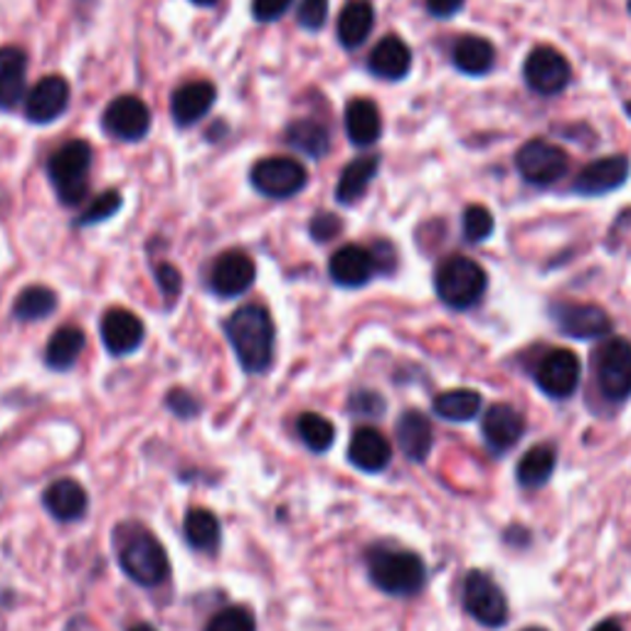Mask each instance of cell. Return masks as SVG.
<instances>
[{"label":"cell","instance_id":"obj_1","mask_svg":"<svg viewBox=\"0 0 631 631\" xmlns=\"http://www.w3.org/2000/svg\"><path fill=\"white\" fill-rule=\"evenodd\" d=\"M227 341L235 351L242 371L249 375L265 373L274 361V322L265 306L249 304L237 308L225 324Z\"/></svg>","mask_w":631,"mask_h":631},{"label":"cell","instance_id":"obj_2","mask_svg":"<svg viewBox=\"0 0 631 631\" xmlns=\"http://www.w3.org/2000/svg\"><path fill=\"white\" fill-rule=\"evenodd\" d=\"M367 575L373 585L390 597H414L426 582V568L410 550L375 548L367 552Z\"/></svg>","mask_w":631,"mask_h":631},{"label":"cell","instance_id":"obj_3","mask_svg":"<svg viewBox=\"0 0 631 631\" xmlns=\"http://www.w3.org/2000/svg\"><path fill=\"white\" fill-rule=\"evenodd\" d=\"M119 565L124 575L139 587H161L171 575V560L161 540L149 530H136L119 546Z\"/></svg>","mask_w":631,"mask_h":631},{"label":"cell","instance_id":"obj_4","mask_svg":"<svg viewBox=\"0 0 631 631\" xmlns=\"http://www.w3.org/2000/svg\"><path fill=\"white\" fill-rule=\"evenodd\" d=\"M489 287V277L479 261L469 257L454 255L446 257L434 274V289L442 304L456 311H466L477 306L483 291Z\"/></svg>","mask_w":631,"mask_h":631},{"label":"cell","instance_id":"obj_5","mask_svg":"<svg viewBox=\"0 0 631 631\" xmlns=\"http://www.w3.org/2000/svg\"><path fill=\"white\" fill-rule=\"evenodd\" d=\"M90 168H92V145L86 141H70L57 149L47 161V176H50L57 196L65 206H80L90 190Z\"/></svg>","mask_w":631,"mask_h":631},{"label":"cell","instance_id":"obj_6","mask_svg":"<svg viewBox=\"0 0 631 631\" xmlns=\"http://www.w3.org/2000/svg\"><path fill=\"white\" fill-rule=\"evenodd\" d=\"M595 373L607 400L621 402L631 397V343L624 338L601 343L595 353Z\"/></svg>","mask_w":631,"mask_h":631},{"label":"cell","instance_id":"obj_7","mask_svg":"<svg viewBox=\"0 0 631 631\" xmlns=\"http://www.w3.org/2000/svg\"><path fill=\"white\" fill-rule=\"evenodd\" d=\"M249 180L261 196L284 200L306 188L308 173L294 159H287V155H271V159H261L259 163H255Z\"/></svg>","mask_w":631,"mask_h":631},{"label":"cell","instance_id":"obj_8","mask_svg":"<svg viewBox=\"0 0 631 631\" xmlns=\"http://www.w3.org/2000/svg\"><path fill=\"white\" fill-rule=\"evenodd\" d=\"M464 609L481 627L499 629L509 621V599L501 587L481 570H471L464 582Z\"/></svg>","mask_w":631,"mask_h":631},{"label":"cell","instance_id":"obj_9","mask_svg":"<svg viewBox=\"0 0 631 631\" xmlns=\"http://www.w3.org/2000/svg\"><path fill=\"white\" fill-rule=\"evenodd\" d=\"M516 166L521 176L533 183V186H552V183L565 178V173L570 171V159L560 145L533 139L521 145Z\"/></svg>","mask_w":631,"mask_h":631},{"label":"cell","instance_id":"obj_10","mask_svg":"<svg viewBox=\"0 0 631 631\" xmlns=\"http://www.w3.org/2000/svg\"><path fill=\"white\" fill-rule=\"evenodd\" d=\"M523 77H526V84L533 92H538L542 96L560 94L570 84V62L565 60V55L558 52L556 47L540 45L536 50H530L526 57V65H523Z\"/></svg>","mask_w":631,"mask_h":631},{"label":"cell","instance_id":"obj_11","mask_svg":"<svg viewBox=\"0 0 631 631\" xmlns=\"http://www.w3.org/2000/svg\"><path fill=\"white\" fill-rule=\"evenodd\" d=\"M552 322L558 324L560 334L580 341H592V338H605L611 334V318L597 304H577V301H562L550 308Z\"/></svg>","mask_w":631,"mask_h":631},{"label":"cell","instance_id":"obj_12","mask_svg":"<svg viewBox=\"0 0 631 631\" xmlns=\"http://www.w3.org/2000/svg\"><path fill=\"white\" fill-rule=\"evenodd\" d=\"M582 375L580 358L568 351V348H556L550 351L536 367V383L548 397L565 400L577 390Z\"/></svg>","mask_w":631,"mask_h":631},{"label":"cell","instance_id":"obj_13","mask_svg":"<svg viewBox=\"0 0 631 631\" xmlns=\"http://www.w3.org/2000/svg\"><path fill=\"white\" fill-rule=\"evenodd\" d=\"M104 131L121 141H141L151 129V109L133 94L116 96L102 116Z\"/></svg>","mask_w":631,"mask_h":631},{"label":"cell","instance_id":"obj_14","mask_svg":"<svg viewBox=\"0 0 631 631\" xmlns=\"http://www.w3.org/2000/svg\"><path fill=\"white\" fill-rule=\"evenodd\" d=\"M631 163L627 155H605L587 163L585 168L577 173L575 192L580 196H607L611 190H619L629 180Z\"/></svg>","mask_w":631,"mask_h":631},{"label":"cell","instance_id":"obj_15","mask_svg":"<svg viewBox=\"0 0 631 631\" xmlns=\"http://www.w3.org/2000/svg\"><path fill=\"white\" fill-rule=\"evenodd\" d=\"M255 279H257L255 261L239 249L220 255L210 269V289L215 291L218 296L227 299L245 294V291L255 284Z\"/></svg>","mask_w":631,"mask_h":631},{"label":"cell","instance_id":"obj_16","mask_svg":"<svg viewBox=\"0 0 631 631\" xmlns=\"http://www.w3.org/2000/svg\"><path fill=\"white\" fill-rule=\"evenodd\" d=\"M100 334H102V343L106 351L116 358H121V355L139 351V346L145 338V328L141 318L131 314V311L109 308L102 316Z\"/></svg>","mask_w":631,"mask_h":631},{"label":"cell","instance_id":"obj_17","mask_svg":"<svg viewBox=\"0 0 631 631\" xmlns=\"http://www.w3.org/2000/svg\"><path fill=\"white\" fill-rule=\"evenodd\" d=\"M70 104V84L65 77L50 74L37 82L25 102V116L33 124H52L67 112Z\"/></svg>","mask_w":631,"mask_h":631},{"label":"cell","instance_id":"obj_18","mask_svg":"<svg viewBox=\"0 0 631 631\" xmlns=\"http://www.w3.org/2000/svg\"><path fill=\"white\" fill-rule=\"evenodd\" d=\"M523 432H526V420L518 410H513L511 405H493L489 412L483 414L481 434L493 454H506L521 442Z\"/></svg>","mask_w":631,"mask_h":631},{"label":"cell","instance_id":"obj_19","mask_svg":"<svg viewBox=\"0 0 631 631\" xmlns=\"http://www.w3.org/2000/svg\"><path fill=\"white\" fill-rule=\"evenodd\" d=\"M390 459L393 446L375 426H361V430L353 434L351 444H348V461H351L358 471L381 474L390 466Z\"/></svg>","mask_w":631,"mask_h":631},{"label":"cell","instance_id":"obj_20","mask_svg":"<svg viewBox=\"0 0 631 631\" xmlns=\"http://www.w3.org/2000/svg\"><path fill=\"white\" fill-rule=\"evenodd\" d=\"M328 271H331V279L338 287L358 289L365 287L367 281L373 279L377 265L371 249H365L361 245H346L331 257Z\"/></svg>","mask_w":631,"mask_h":631},{"label":"cell","instance_id":"obj_21","mask_svg":"<svg viewBox=\"0 0 631 631\" xmlns=\"http://www.w3.org/2000/svg\"><path fill=\"white\" fill-rule=\"evenodd\" d=\"M43 506L55 521L72 523L82 521L86 509H90V496L80 481L60 479L50 483L43 493Z\"/></svg>","mask_w":631,"mask_h":631},{"label":"cell","instance_id":"obj_22","mask_svg":"<svg viewBox=\"0 0 631 631\" xmlns=\"http://www.w3.org/2000/svg\"><path fill=\"white\" fill-rule=\"evenodd\" d=\"M367 67H371V72L375 77H381V80L397 82V80H402V77H407V72H410L412 50L407 47L402 37L387 35L375 45V50L371 52V57H367Z\"/></svg>","mask_w":631,"mask_h":631},{"label":"cell","instance_id":"obj_23","mask_svg":"<svg viewBox=\"0 0 631 631\" xmlns=\"http://www.w3.org/2000/svg\"><path fill=\"white\" fill-rule=\"evenodd\" d=\"M215 86L210 82H188L173 92L171 112L178 126L198 124L215 104Z\"/></svg>","mask_w":631,"mask_h":631},{"label":"cell","instance_id":"obj_24","mask_svg":"<svg viewBox=\"0 0 631 631\" xmlns=\"http://www.w3.org/2000/svg\"><path fill=\"white\" fill-rule=\"evenodd\" d=\"M395 434H397V444H400L402 454L410 461H424L426 456H430L434 446V432H432V422L426 420L422 412H417V410L402 412L400 420H397Z\"/></svg>","mask_w":631,"mask_h":631},{"label":"cell","instance_id":"obj_25","mask_svg":"<svg viewBox=\"0 0 631 631\" xmlns=\"http://www.w3.org/2000/svg\"><path fill=\"white\" fill-rule=\"evenodd\" d=\"M27 55L21 47H0V109H15L25 94Z\"/></svg>","mask_w":631,"mask_h":631},{"label":"cell","instance_id":"obj_26","mask_svg":"<svg viewBox=\"0 0 631 631\" xmlns=\"http://www.w3.org/2000/svg\"><path fill=\"white\" fill-rule=\"evenodd\" d=\"M346 133L351 143L367 149L383 136V116L371 100H353L346 106Z\"/></svg>","mask_w":631,"mask_h":631},{"label":"cell","instance_id":"obj_27","mask_svg":"<svg viewBox=\"0 0 631 631\" xmlns=\"http://www.w3.org/2000/svg\"><path fill=\"white\" fill-rule=\"evenodd\" d=\"M375 25V11L371 0H351L338 15V40L346 50L361 47Z\"/></svg>","mask_w":631,"mask_h":631},{"label":"cell","instance_id":"obj_28","mask_svg":"<svg viewBox=\"0 0 631 631\" xmlns=\"http://www.w3.org/2000/svg\"><path fill=\"white\" fill-rule=\"evenodd\" d=\"M377 166H381V155H361V159L348 163L341 178H338L336 200L341 206H353V202L361 200L371 180L377 176Z\"/></svg>","mask_w":631,"mask_h":631},{"label":"cell","instance_id":"obj_29","mask_svg":"<svg viewBox=\"0 0 631 631\" xmlns=\"http://www.w3.org/2000/svg\"><path fill=\"white\" fill-rule=\"evenodd\" d=\"M452 60L456 65V70L471 77L489 74L493 70V62H496V50L487 40V37L479 35H464L459 43L454 45Z\"/></svg>","mask_w":631,"mask_h":631},{"label":"cell","instance_id":"obj_30","mask_svg":"<svg viewBox=\"0 0 631 631\" xmlns=\"http://www.w3.org/2000/svg\"><path fill=\"white\" fill-rule=\"evenodd\" d=\"M183 536L198 552H218L222 542V526L218 516L208 509H190L183 521Z\"/></svg>","mask_w":631,"mask_h":631},{"label":"cell","instance_id":"obj_31","mask_svg":"<svg viewBox=\"0 0 631 631\" xmlns=\"http://www.w3.org/2000/svg\"><path fill=\"white\" fill-rule=\"evenodd\" d=\"M86 346V336L82 328L77 326H62L60 331H55L50 341H47L45 348V363L52 371L62 373L70 371V367L77 363V358L82 355Z\"/></svg>","mask_w":631,"mask_h":631},{"label":"cell","instance_id":"obj_32","mask_svg":"<svg viewBox=\"0 0 631 631\" xmlns=\"http://www.w3.org/2000/svg\"><path fill=\"white\" fill-rule=\"evenodd\" d=\"M556 464H558L556 446H550V444L533 446V449L523 454L518 461V469H516L518 483L526 489L546 487L552 477V471H556Z\"/></svg>","mask_w":631,"mask_h":631},{"label":"cell","instance_id":"obj_33","mask_svg":"<svg viewBox=\"0 0 631 631\" xmlns=\"http://www.w3.org/2000/svg\"><path fill=\"white\" fill-rule=\"evenodd\" d=\"M287 143L299 153H306L308 159H322V155L328 153L331 136H328V129L324 124H318L314 119H299L289 124Z\"/></svg>","mask_w":631,"mask_h":631},{"label":"cell","instance_id":"obj_34","mask_svg":"<svg viewBox=\"0 0 631 631\" xmlns=\"http://www.w3.org/2000/svg\"><path fill=\"white\" fill-rule=\"evenodd\" d=\"M434 414L446 422H469L481 410V395L477 390H446L434 397Z\"/></svg>","mask_w":631,"mask_h":631},{"label":"cell","instance_id":"obj_35","mask_svg":"<svg viewBox=\"0 0 631 631\" xmlns=\"http://www.w3.org/2000/svg\"><path fill=\"white\" fill-rule=\"evenodd\" d=\"M57 308V294L50 287L35 284L23 289L13 304V314L17 322H43Z\"/></svg>","mask_w":631,"mask_h":631},{"label":"cell","instance_id":"obj_36","mask_svg":"<svg viewBox=\"0 0 631 631\" xmlns=\"http://www.w3.org/2000/svg\"><path fill=\"white\" fill-rule=\"evenodd\" d=\"M296 432L311 452L326 454L336 442V426L318 412H304L296 422Z\"/></svg>","mask_w":631,"mask_h":631},{"label":"cell","instance_id":"obj_37","mask_svg":"<svg viewBox=\"0 0 631 631\" xmlns=\"http://www.w3.org/2000/svg\"><path fill=\"white\" fill-rule=\"evenodd\" d=\"M206 631H257V619L247 607H227L208 621Z\"/></svg>","mask_w":631,"mask_h":631},{"label":"cell","instance_id":"obj_38","mask_svg":"<svg viewBox=\"0 0 631 631\" xmlns=\"http://www.w3.org/2000/svg\"><path fill=\"white\" fill-rule=\"evenodd\" d=\"M493 222L491 212L483 206H469L464 210V237L469 242H483L493 235Z\"/></svg>","mask_w":631,"mask_h":631},{"label":"cell","instance_id":"obj_39","mask_svg":"<svg viewBox=\"0 0 631 631\" xmlns=\"http://www.w3.org/2000/svg\"><path fill=\"white\" fill-rule=\"evenodd\" d=\"M119 208H121V192L106 190L82 212V218L77 220V227H90V225H96V222L109 220L112 215L119 212Z\"/></svg>","mask_w":631,"mask_h":631},{"label":"cell","instance_id":"obj_40","mask_svg":"<svg viewBox=\"0 0 631 631\" xmlns=\"http://www.w3.org/2000/svg\"><path fill=\"white\" fill-rule=\"evenodd\" d=\"M166 407L173 414L180 417V420H196L202 410V405L196 400V397H192L188 390H180V387H176V390H171L166 395Z\"/></svg>","mask_w":631,"mask_h":631},{"label":"cell","instance_id":"obj_41","mask_svg":"<svg viewBox=\"0 0 631 631\" xmlns=\"http://www.w3.org/2000/svg\"><path fill=\"white\" fill-rule=\"evenodd\" d=\"M328 17V0H301L299 23L306 31H322Z\"/></svg>","mask_w":631,"mask_h":631},{"label":"cell","instance_id":"obj_42","mask_svg":"<svg viewBox=\"0 0 631 631\" xmlns=\"http://www.w3.org/2000/svg\"><path fill=\"white\" fill-rule=\"evenodd\" d=\"M311 237H314L316 242H331L334 237L341 235V230H343V222L338 215H334V212H318V215L311 220Z\"/></svg>","mask_w":631,"mask_h":631},{"label":"cell","instance_id":"obj_43","mask_svg":"<svg viewBox=\"0 0 631 631\" xmlns=\"http://www.w3.org/2000/svg\"><path fill=\"white\" fill-rule=\"evenodd\" d=\"M351 412L358 417H381L385 412V400L377 393L361 390L351 397Z\"/></svg>","mask_w":631,"mask_h":631},{"label":"cell","instance_id":"obj_44","mask_svg":"<svg viewBox=\"0 0 631 631\" xmlns=\"http://www.w3.org/2000/svg\"><path fill=\"white\" fill-rule=\"evenodd\" d=\"M155 281H159L163 296H166L168 301H173L180 294V287H183L180 271L173 265H168V261H163V265L155 267Z\"/></svg>","mask_w":631,"mask_h":631},{"label":"cell","instance_id":"obj_45","mask_svg":"<svg viewBox=\"0 0 631 631\" xmlns=\"http://www.w3.org/2000/svg\"><path fill=\"white\" fill-rule=\"evenodd\" d=\"M291 0H252V13H255L257 21L271 23L279 21L281 15L289 11Z\"/></svg>","mask_w":631,"mask_h":631},{"label":"cell","instance_id":"obj_46","mask_svg":"<svg viewBox=\"0 0 631 631\" xmlns=\"http://www.w3.org/2000/svg\"><path fill=\"white\" fill-rule=\"evenodd\" d=\"M426 11L434 17H452L461 11L464 0H424Z\"/></svg>","mask_w":631,"mask_h":631},{"label":"cell","instance_id":"obj_47","mask_svg":"<svg viewBox=\"0 0 631 631\" xmlns=\"http://www.w3.org/2000/svg\"><path fill=\"white\" fill-rule=\"evenodd\" d=\"M592 631H621V627H619V621L607 619V621H599V624Z\"/></svg>","mask_w":631,"mask_h":631},{"label":"cell","instance_id":"obj_48","mask_svg":"<svg viewBox=\"0 0 631 631\" xmlns=\"http://www.w3.org/2000/svg\"><path fill=\"white\" fill-rule=\"evenodd\" d=\"M129 631H159V629L151 627V624H136V627H131Z\"/></svg>","mask_w":631,"mask_h":631},{"label":"cell","instance_id":"obj_49","mask_svg":"<svg viewBox=\"0 0 631 631\" xmlns=\"http://www.w3.org/2000/svg\"><path fill=\"white\" fill-rule=\"evenodd\" d=\"M190 3H196V5H202V8H210V5H215L218 0H190Z\"/></svg>","mask_w":631,"mask_h":631},{"label":"cell","instance_id":"obj_50","mask_svg":"<svg viewBox=\"0 0 631 631\" xmlns=\"http://www.w3.org/2000/svg\"><path fill=\"white\" fill-rule=\"evenodd\" d=\"M624 109H627V116H629V119H631V102L624 106Z\"/></svg>","mask_w":631,"mask_h":631},{"label":"cell","instance_id":"obj_51","mask_svg":"<svg viewBox=\"0 0 631 631\" xmlns=\"http://www.w3.org/2000/svg\"><path fill=\"white\" fill-rule=\"evenodd\" d=\"M523 631H546V629H540V627H530V629H523Z\"/></svg>","mask_w":631,"mask_h":631},{"label":"cell","instance_id":"obj_52","mask_svg":"<svg viewBox=\"0 0 631 631\" xmlns=\"http://www.w3.org/2000/svg\"><path fill=\"white\" fill-rule=\"evenodd\" d=\"M629 13H631V0H629Z\"/></svg>","mask_w":631,"mask_h":631}]
</instances>
